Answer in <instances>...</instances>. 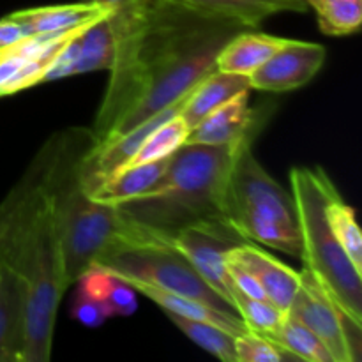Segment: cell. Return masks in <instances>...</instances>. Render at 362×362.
Masks as SVG:
<instances>
[{"mask_svg": "<svg viewBox=\"0 0 362 362\" xmlns=\"http://www.w3.org/2000/svg\"><path fill=\"white\" fill-rule=\"evenodd\" d=\"M92 145L94 134L90 129L74 127L64 131L59 154L46 179L64 274L69 286L101 258L122 247L145 244L170 246V233L138 223L119 205L103 204L88 197L80 182L78 166Z\"/></svg>", "mask_w": 362, "mask_h": 362, "instance_id": "cell-1", "label": "cell"}, {"mask_svg": "<svg viewBox=\"0 0 362 362\" xmlns=\"http://www.w3.org/2000/svg\"><path fill=\"white\" fill-rule=\"evenodd\" d=\"M262 122L230 144H184L170 156L161 179L144 197L119 207L138 223L165 233L191 223L223 221L230 173L240 148L255 140Z\"/></svg>", "mask_w": 362, "mask_h": 362, "instance_id": "cell-2", "label": "cell"}, {"mask_svg": "<svg viewBox=\"0 0 362 362\" xmlns=\"http://www.w3.org/2000/svg\"><path fill=\"white\" fill-rule=\"evenodd\" d=\"M0 264L13 269L25 285L27 345L23 362H48L57 313L69 285L46 182L0 240Z\"/></svg>", "mask_w": 362, "mask_h": 362, "instance_id": "cell-3", "label": "cell"}, {"mask_svg": "<svg viewBox=\"0 0 362 362\" xmlns=\"http://www.w3.org/2000/svg\"><path fill=\"white\" fill-rule=\"evenodd\" d=\"M290 186L300 232V260L352 320L362 324V272L357 271L329 226L327 200L334 189L324 168L296 166L290 170Z\"/></svg>", "mask_w": 362, "mask_h": 362, "instance_id": "cell-4", "label": "cell"}, {"mask_svg": "<svg viewBox=\"0 0 362 362\" xmlns=\"http://www.w3.org/2000/svg\"><path fill=\"white\" fill-rule=\"evenodd\" d=\"M240 148L230 173L223 223L244 240L300 258V232L292 193L283 189L251 152Z\"/></svg>", "mask_w": 362, "mask_h": 362, "instance_id": "cell-5", "label": "cell"}, {"mask_svg": "<svg viewBox=\"0 0 362 362\" xmlns=\"http://www.w3.org/2000/svg\"><path fill=\"white\" fill-rule=\"evenodd\" d=\"M94 265L120 279H136L156 288L202 300L218 310L235 311L200 278L182 255L166 244L122 247Z\"/></svg>", "mask_w": 362, "mask_h": 362, "instance_id": "cell-6", "label": "cell"}, {"mask_svg": "<svg viewBox=\"0 0 362 362\" xmlns=\"http://www.w3.org/2000/svg\"><path fill=\"white\" fill-rule=\"evenodd\" d=\"M325 345L334 362L361 361L362 324L349 317L327 296L308 269L300 271V285L290 310Z\"/></svg>", "mask_w": 362, "mask_h": 362, "instance_id": "cell-7", "label": "cell"}, {"mask_svg": "<svg viewBox=\"0 0 362 362\" xmlns=\"http://www.w3.org/2000/svg\"><path fill=\"white\" fill-rule=\"evenodd\" d=\"M247 243L223 221H198L170 233V247L182 255L200 278L232 306L233 290L226 269V253ZM233 308V306H232Z\"/></svg>", "mask_w": 362, "mask_h": 362, "instance_id": "cell-8", "label": "cell"}, {"mask_svg": "<svg viewBox=\"0 0 362 362\" xmlns=\"http://www.w3.org/2000/svg\"><path fill=\"white\" fill-rule=\"evenodd\" d=\"M193 90V88H191ZM189 90V92H191ZM187 92L182 99H179L173 105L166 106L165 110H161L159 113L152 115L151 119H147L145 122H141L140 126L133 127L131 131L124 134H117V136H110L106 140L94 144L85 156L81 158L80 166H78V173H80V182L83 186V189L88 194L94 193L101 184H105L110 177L115 175L117 172H120L122 168H126L129 165L131 159L134 158L140 147L144 145V141L147 140L148 134L156 129L158 126L165 124L166 120L173 119L175 115H179L180 110L184 108L187 101Z\"/></svg>", "mask_w": 362, "mask_h": 362, "instance_id": "cell-9", "label": "cell"}, {"mask_svg": "<svg viewBox=\"0 0 362 362\" xmlns=\"http://www.w3.org/2000/svg\"><path fill=\"white\" fill-rule=\"evenodd\" d=\"M110 9L113 35H115V64L110 69L106 90L115 88L133 67L145 34L170 7L165 0H92Z\"/></svg>", "mask_w": 362, "mask_h": 362, "instance_id": "cell-10", "label": "cell"}, {"mask_svg": "<svg viewBox=\"0 0 362 362\" xmlns=\"http://www.w3.org/2000/svg\"><path fill=\"white\" fill-rule=\"evenodd\" d=\"M115 35L108 13L66 42L42 74V83L92 71H110L115 64Z\"/></svg>", "mask_w": 362, "mask_h": 362, "instance_id": "cell-11", "label": "cell"}, {"mask_svg": "<svg viewBox=\"0 0 362 362\" xmlns=\"http://www.w3.org/2000/svg\"><path fill=\"white\" fill-rule=\"evenodd\" d=\"M325 46L290 39L288 45L274 53L262 67L250 74L251 90L283 92L297 90L310 83L325 62Z\"/></svg>", "mask_w": 362, "mask_h": 362, "instance_id": "cell-12", "label": "cell"}, {"mask_svg": "<svg viewBox=\"0 0 362 362\" xmlns=\"http://www.w3.org/2000/svg\"><path fill=\"white\" fill-rule=\"evenodd\" d=\"M172 6L207 20L240 28H258L265 20L283 13H306L304 0H165Z\"/></svg>", "mask_w": 362, "mask_h": 362, "instance_id": "cell-13", "label": "cell"}, {"mask_svg": "<svg viewBox=\"0 0 362 362\" xmlns=\"http://www.w3.org/2000/svg\"><path fill=\"white\" fill-rule=\"evenodd\" d=\"M226 258L239 262L251 271L264 288L269 303L274 304L283 313L290 310L300 285V272L279 262L253 243H240L226 253Z\"/></svg>", "mask_w": 362, "mask_h": 362, "instance_id": "cell-14", "label": "cell"}, {"mask_svg": "<svg viewBox=\"0 0 362 362\" xmlns=\"http://www.w3.org/2000/svg\"><path fill=\"white\" fill-rule=\"evenodd\" d=\"M23 279L0 264V362H23L27 311Z\"/></svg>", "mask_w": 362, "mask_h": 362, "instance_id": "cell-15", "label": "cell"}, {"mask_svg": "<svg viewBox=\"0 0 362 362\" xmlns=\"http://www.w3.org/2000/svg\"><path fill=\"white\" fill-rule=\"evenodd\" d=\"M250 92L251 90L240 92L235 98L209 113L189 131L186 144H230L253 129L258 122H262V119H258L257 113L251 110Z\"/></svg>", "mask_w": 362, "mask_h": 362, "instance_id": "cell-16", "label": "cell"}, {"mask_svg": "<svg viewBox=\"0 0 362 362\" xmlns=\"http://www.w3.org/2000/svg\"><path fill=\"white\" fill-rule=\"evenodd\" d=\"M62 136L64 131L62 133L52 134V136L42 144V147L39 148L35 158L32 159L28 168L25 170V173L21 175V179L14 184L13 189H11L9 193L6 194V198L0 202V240L6 235L7 230L13 226V223L16 221V218L20 216V212L23 211L25 205H27L28 202L41 191V187L45 186L49 168H52L53 161H55L57 154H59Z\"/></svg>", "mask_w": 362, "mask_h": 362, "instance_id": "cell-17", "label": "cell"}, {"mask_svg": "<svg viewBox=\"0 0 362 362\" xmlns=\"http://www.w3.org/2000/svg\"><path fill=\"white\" fill-rule=\"evenodd\" d=\"M124 281H126L134 292L141 293V296H145L147 299H151L152 303L158 304L165 313L179 315V317L191 318V320L209 322V324H214L218 325V327L225 329V331L232 332L233 336L247 332L246 325H244V322L240 320V317L235 311L218 310V308L209 306V304L202 303V300L189 299V297L179 296V293L168 292V290L156 288V286L136 281V279H124Z\"/></svg>", "mask_w": 362, "mask_h": 362, "instance_id": "cell-18", "label": "cell"}, {"mask_svg": "<svg viewBox=\"0 0 362 362\" xmlns=\"http://www.w3.org/2000/svg\"><path fill=\"white\" fill-rule=\"evenodd\" d=\"M246 90H251L250 76L214 69L194 85L179 115L191 131L209 113Z\"/></svg>", "mask_w": 362, "mask_h": 362, "instance_id": "cell-19", "label": "cell"}, {"mask_svg": "<svg viewBox=\"0 0 362 362\" xmlns=\"http://www.w3.org/2000/svg\"><path fill=\"white\" fill-rule=\"evenodd\" d=\"M288 42V37L240 30L219 49L216 57V69L250 76Z\"/></svg>", "mask_w": 362, "mask_h": 362, "instance_id": "cell-20", "label": "cell"}, {"mask_svg": "<svg viewBox=\"0 0 362 362\" xmlns=\"http://www.w3.org/2000/svg\"><path fill=\"white\" fill-rule=\"evenodd\" d=\"M112 13L105 6L98 2H76V4H60V6L46 7H30V9H20L11 13L14 20L20 21L28 34H41V32H57L69 30V28L87 27L94 23L99 18Z\"/></svg>", "mask_w": 362, "mask_h": 362, "instance_id": "cell-21", "label": "cell"}, {"mask_svg": "<svg viewBox=\"0 0 362 362\" xmlns=\"http://www.w3.org/2000/svg\"><path fill=\"white\" fill-rule=\"evenodd\" d=\"M170 158L159 159V161L144 163V165H131L110 177L105 184L98 187L88 197L103 204L120 205L126 202L136 200L144 197L165 173Z\"/></svg>", "mask_w": 362, "mask_h": 362, "instance_id": "cell-22", "label": "cell"}, {"mask_svg": "<svg viewBox=\"0 0 362 362\" xmlns=\"http://www.w3.org/2000/svg\"><path fill=\"white\" fill-rule=\"evenodd\" d=\"M52 62L49 57H27L13 49L0 52V98L42 83V74Z\"/></svg>", "mask_w": 362, "mask_h": 362, "instance_id": "cell-23", "label": "cell"}, {"mask_svg": "<svg viewBox=\"0 0 362 362\" xmlns=\"http://www.w3.org/2000/svg\"><path fill=\"white\" fill-rule=\"evenodd\" d=\"M165 315L187 339H191L202 350L223 362H237L235 336L232 332L225 331L214 324H209V322L191 320V318H184L173 313Z\"/></svg>", "mask_w": 362, "mask_h": 362, "instance_id": "cell-24", "label": "cell"}, {"mask_svg": "<svg viewBox=\"0 0 362 362\" xmlns=\"http://www.w3.org/2000/svg\"><path fill=\"white\" fill-rule=\"evenodd\" d=\"M325 214L341 250L352 260L357 271L362 272V233L357 225L356 212L349 204H345L336 187L329 194Z\"/></svg>", "mask_w": 362, "mask_h": 362, "instance_id": "cell-25", "label": "cell"}, {"mask_svg": "<svg viewBox=\"0 0 362 362\" xmlns=\"http://www.w3.org/2000/svg\"><path fill=\"white\" fill-rule=\"evenodd\" d=\"M315 9L322 34L345 37L356 34L362 23V0H304Z\"/></svg>", "mask_w": 362, "mask_h": 362, "instance_id": "cell-26", "label": "cell"}, {"mask_svg": "<svg viewBox=\"0 0 362 362\" xmlns=\"http://www.w3.org/2000/svg\"><path fill=\"white\" fill-rule=\"evenodd\" d=\"M271 341L281 346L285 352H288L296 359L310 362H334L324 343L303 322H299L290 313H286L281 329L276 332Z\"/></svg>", "mask_w": 362, "mask_h": 362, "instance_id": "cell-27", "label": "cell"}, {"mask_svg": "<svg viewBox=\"0 0 362 362\" xmlns=\"http://www.w3.org/2000/svg\"><path fill=\"white\" fill-rule=\"evenodd\" d=\"M187 134H189V127L184 124L180 115H175L173 119L166 120L165 124L156 127V129L148 134L147 140L144 141L140 151L134 154V158L131 159L127 166L144 165V163H152L159 161V159L170 158L173 152L179 151V148L186 144Z\"/></svg>", "mask_w": 362, "mask_h": 362, "instance_id": "cell-28", "label": "cell"}, {"mask_svg": "<svg viewBox=\"0 0 362 362\" xmlns=\"http://www.w3.org/2000/svg\"><path fill=\"white\" fill-rule=\"evenodd\" d=\"M232 306L235 313L239 315L240 320L244 322L247 331L257 332V334L264 336V338L272 339L276 332L281 329L283 320H285L286 313L274 306L269 300L251 299V297L243 296V293L233 290Z\"/></svg>", "mask_w": 362, "mask_h": 362, "instance_id": "cell-29", "label": "cell"}, {"mask_svg": "<svg viewBox=\"0 0 362 362\" xmlns=\"http://www.w3.org/2000/svg\"><path fill=\"white\" fill-rule=\"evenodd\" d=\"M76 296L71 306V315L74 320L87 327H99L105 324L110 317V311L103 300L98 285V274L94 269H88L80 279H78Z\"/></svg>", "mask_w": 362, "mask_h": 362, "instance_id": "cell-30", "label": "cell"}, {"mask_svg": "<svg viewBox=\"0 0 362 362\" xmlns=\"http://www.w3.org/2000/svg\"><path fill=\"white\" fill-rule=\"evenodd\" d=\"M235 354L237 362H281L296 359L271 339L251 331L235 336Z\"/></svg>", "mask_w": 362, "mask_h": 362, "instance_id": "cell-31", "label": "cell"}, {"mask_svg": "<svg viewBox=\"0 0 362 362\" xmlns=\"http://www.w3.org/2000/svg\"><path fill=\"white\" fill-rule=\"evenodd\" d=\"M101 297L108 308L110 317H129L138 308L136 292L124 279L110 274L105 269L101 279Z\"/></svg>", "mask_w": 362, "mask_h": 362, "instance_id": "cell-32", "label": "cell"}, {"mask_svg": "<svg viewBox=\"0 0 362 362\" xmlns=\"http://www.w3.org/2000/svg\"><path fill=\"white\" fill-rule=\"evenodd\" d=\"M28 30L20 23L18 20H14L11 14L0 18V52L11 48L13 45L20 42L21 39L28 37Z\"/></svg>", "mask_w": 362, "mask_h": 362, "instance_id": "cell-33", "label": "cell"}]
</instances>
